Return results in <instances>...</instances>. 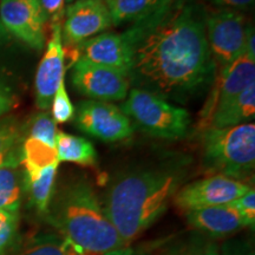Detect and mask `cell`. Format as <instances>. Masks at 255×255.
I'll use <instances>...</instances> for the list:
<instances>
[{"instance_id":"obj_35","label":"cell","mask_w":255,"mask_h":255,"mask_svg":"<svg viewBox=\"0 0 255 255\" xmlns=\"http://www.w3.org/2000/svg\"><path fill=\"white\" fill-rule=\"evenodd\" d=\"M132 250L130 247H122V248H119V250H114V251H110L108 252V253H105L104 255H132Z\"/></svg>"},{"instance_id":"obj_22","label":"cell","mask_w":255,"mask_h":255,"mask_svg":"<svg viewBox=\"0 0 255 255\" xmlns=\"http://www.w3.org/2000/svg\"><path fill=\"white\" fill-rule=\"evenodd\" d=\"M58 165L59 163L49 165L43 170L38 171L37 174L25 176V184H26V190L30 193L31 202L39 213H46L49 209L55 193Z\"/></svg>"},{"instance_id":"obj_15","label":"cell","mask_w":255,"mask_h":255,"mask_svg":"<svg viewBox=\"0 0 255 255\" xmlns=\"http://www.w3.org/2000/svg\"><path fill=\"white\" fill-rule=\"evenodd\" d=\"M220 88L213 114L225 109L248 85L255 82V58L246 53L235 59L219 75Z\"/></svg>"},{"instance_id":"obj_37","label":"cell","mask_w":255,"mask_h":255,"mask_svg":"<svg viewBox=\"0 0 255 255\" xmlns=\"http://www.w3.org/2000/svg\"><path fill=\"white\" fill-rule=\"evenodd\" d=\"M72 1H75V0H65V2H66V4H68V5L71 4Z\"/></svg>"},{"instance_id":"obj_17","label":"cell","mask_w":255,"mask_h":255,"mask_svg":"<svg viewBox=\"0 0 255 255\" xmlns=\"http://www.w3.org/2000/svg\"><path fill=\"white\" fill-rule=\"evenodd\" d=\"M9 253L12 255H85L58 232L34 235Z\"/></svg>"},{"instance_id":"obj_13","label":"cell","mask_w":255,"mask_h":255,"mask_svg":"<svg viewBox=\"0 0 255 255\" xmlns=\"http://www.w3.org/2000/svg\"><path fill=\"white\" fill-rule=\"evenodd\" d=\"M78 57L114 69L128 77L131 68L132 47L126 32L98 34L76 47Z\"/></svg>"},{"instance_id":"obj_30","label":"cell","mask_w":255,"mask_h":255,"mask_svg":"<svg viewBox=\"0 0 255 255\" xmlns=\"http://www.w3.org/2000/svg\"><path fill=\"white\" fill-rule=\"evenodd\" d=\"M39 4L46 23L50 21L51 25L62 23L65 0H39Z\"/></svg>"},{"instance_id":"obj_25","label":"cell","mask_w":255,"mask_h":255,"mask_svg":"<svg viewBox=\"0 0 255 255\" xmlns=\"http://www.w3.org/2000/svg\"><path fill=\"white\" fill-rule=\"evenodd\" d=\"M18 212L0 210V255H7L14 248L18 238Z\"/></svg>"},{"instance_id":"obj_24","label":"cell","mask_w":255,"mask_h":255,"mask_svg":"<svg viewBox=\"0 0 255 255\" xmlns=\"http://www.w3.org/2000/svg\"><path fill=\"white\" fill-rule=\"evenodd\" d=\"M20 129L12 119L0 121V167L20 165L21 159Z\"/></svg>"},{"instance_id":"obj_36","label":"cell","mask_w":255,"mask_h":255,"mask_svg":"<svg viewBox=\"0 0 255 255\" xmlns=\"http://www.w3.org/2000/svg\"><path fill=\"white\" fill-rule=\"evenodd\" d=\"M132 255H150V254H148L146 252H142V251H136V252L133 251Z\"/></svg>"},{"instance_id":"obj_6","label":"cell","mask_w":255,"mask_h":255,"mask_svg":"<svg viewBox=\"0 0 255 255\" xmlns=\"http://www.w3.org/2000/svg\"><path fill=\"white\" fill-rule=\"evenodd\" d=\"M247 21L240 11L215 8L206 13V34L215 70L221 73L244 52Z\"/></svg>"},{"instance_id":"obj_12","label":"cell","mask_w":255,"mask_h":255,"mask_svg":"<svg viewBox=\"0 0 255 255\" xmlns=\"http://www.w3.org/2000/svg\"><path fill=\"white\" fill-rule=\"evenodd\" d=\"M65 73V50L62 43V23L51 25V38L44 57L37 69L36 104L40 110H47L52 103Z\"/></svg>"},{"instance_id":"obj_20","label":"cell","mask_w":255,"mask_h":255,"mask_svg":"<svg viewBox=\"0 0 255 255\" xmlns=\"http://www.w3.org/2000/svg\"><path fill=\"white\" fill-rule=\"evenodd\" d=\"M56 151L59 162H71L92 167L97 163L98 155L91 142L84 137L58 131L56 136Z\"/></svg>"},{"instance_id":"obj_1","label":"cell","mask_w":255,"mask_h":255,"mask_svg":"<svg viewBox=\"0 0 255 255\" xmlns=\"http://www.w3.org/2000/svg\"><path fill=\"white\" fill-rule=\"evenodd\" d=\"M132 47L128 81L162 98L184 100L213 79L215 65L206 34V13L194 0L167 7L126 31Z\"/></svg>"},{"instance_id":"obj_16","label":"cell","mask_w":255,"mask_h":255,"mask_svg":"<svg viewBox=\"0 0 255 255\" xmlns=\"http://www.w3.org/2000/svg\"><path fill=\"white\" fill-rule=\"evenodd\" d=\"M115 26L137 24L151 18L170 4L171 0H105Z\"/></svg>"},{"instance_id":"obj_7","label":"cell","mask_w":255,"mask_h":255,"mask_svg":"<svg viewBox=\"0 0 255 255\" xmlns=\"http://www.w3.org/2000/svg\"><path fill=\"white\" fill-rule=\"evenodd\" d=\"M79 130L104 142H120L132 135V124L120 108L103 101H83L75 110Z\"/></svg>"},{"instance_id":"obj_33","label":"cell","mask_w":255,"mask_h":255,"mask_svg":"<svg viewBox=\"0 0 255 255\" xmlns=\"http://www.w3.org/2000/svg\"><path fill=\"white\" fill-rule=\"evenodd\" d=\"M244 53H246L252 58H255V33L253 25H247L246 36H245Z\"/></svg>"},{"instance_id":"obj_19","label":"cell","mask_w":255,"mask_h":255,"mask_svg":"<svg viewBox=\"0 0 255 255\" xmlns=\"http://www.w3.org/2000/svg\"><path fill=\"white\" fill-rule=\"evenodd\" d=\"M157 255H220L215 240L191 231L159 245Z\"/></svg>"},{"instance_id":"obj_8","label":"cell","mask_w":255,"mask_h":255,"mask_svg":"<svg viewBox=\"0 0 255 255\" xmlns=\"http://www.w3.org/2000/svg\"><path fill=\"white\" fill-rule=\"evenodd\" d=\"M251 189L244 181L213 175L181 187L174 197V203L183 212L232 203Z\"/></svg>"},{"instance_id":"obj_18","label":"cell","mask_w":255,"mask_h":255,"mask_svg":"<svg viewBox=\"0 0 255 255\" xmlns=\"http://www.w3.org/2000/svg\"><path fill=\"white\" fill-rule=\"evenodd\" d=\"M255 116V82L245 89L225 109L213 114L212 128H228L251 123Z\"/></svg>"},{"instance_id":"obj_32","label":"cell","mask_w":255,"mask_h":255,"mask_svg":"<svg viewBox=\"0 0 255 255\" xmlns=\"http://www.w3.org/2000/svg\"><path fill=\"white\" fill-rule=\"evenodd\" d=\"M215 8L235 9V11H245L251 9L254 6L255 0H207Z\"/></svg>"},{"instance_id":"obj_27","label":"cell","mask_w":255,"mask_h":255,"mask_svg":"<svg viewBox=\"0 0 255 255\" xmlns=\"http://www.w3.org/2000/svg\"><path fill=\"white\" fill-rule=\"evenodd\" d=\"M52 119L56 123H66L75 116V108L66 91L65 82H62L52 98Z\"/></svg>"},{"instance_id":"obj_23","label":"cell","mask_w":255,"mask_h":255,"mask_svg":"<svg viewBox=\"0 0 255 255\" xmlns=\"http://www.w3.org/2000/svg\"><path fill=\"white\" fill-rule=\"evenodd\" d=\"M56 163H59L56 148L31 137H27L23 142L20 165L24 167L25 176L37 174L44 168Z\"/></svg>"},{"instance_id":"obj_3","label":"cell","mask_w":255,"mask_h":255,"mask_svg":"<svg viewBox=\"0 0 255 255\" xmlns=\"http://www.w3.org/2000/svg\"><path fill=\"white\" fill-rule=\"evenodd\" d=\"M46 213L59 234L85 255H104L127 246L87 178L69 180L57 191Z\"/></svg>"},{"instance_id":"obj_9","label":"cell","mask_w":255,"mask_h":255,"mask_svg":"<svg viewBox=\"0 0 255 255\" xmlns=\"http://www.w3.org/2000/svg\"><path fill=\"white\" fill-rule=\"evenodd\" d=\"M72 84L81 95L103 102L126 100L130 85L123 73L82 57L73 63Z\"/></svg>"},{"instance_id":"obj_5","label":"cell","mask_w":255,"mask_h":255,"mask_svg":"<svg viewBox=\"0 0 255 255\" xmlns=\"http://www.w3.org/2000/svg\"><path fill=\"white\" fill-rule=\"evenodd\" d=\"M121 110L139 130L159 138H182L190 126V115L186 109L142 89L132 88Z\"/></svg>"},{"instance_id":"obj_26","label":"cell","mask_w":255,"mask_h":255,"mask_svg":"<svg viewBox=\"0 0 255 255\" xmlns=\"http://www.w3.org/2000/svg\"><path fill=\"white\" fill-rule=\"evenodd\" d=\"M57 132L58 130H57L56 122L46 111L36 115L31 121L30 128H28V133H30L31 138H36L52 148H56Z\"/></svg>"},{"instance_id":"obj_29","label":"cell","mask_w":255,"mask_h":255,"mask_svg":"<svg viewBox=\"0 0 255 255\" xmlns=\"http://www.w3.org/2000/svg\"><path fill=\"white\" fill-rule=\"evenodd\" d=\"M220 255H254L253 244L246 239H231L223 242Z\"/></svg>"},{"instance_id":"obj_4","label":"cell","mask_w":255,"mask_h":255,"mask_svg":"<svg viewBox=\"0 0 255 255\" xmlns=\"http://www.w3.org/2000/svg\"><path fill=\"white\" fill-rule=\"evenodd\" d=\"M203 167L207 173L241 181L255 167V126L209 128L203 133Z\"/></svg>"},{"instance_id":"obj_28","label":"cell","mask_w":255,"mask_h":255,"mask_svg":"<svg viewBox=\"0 0 255 255\" xmlns=\"http://www.w3.org/2000/svg\"><path fill=\"white\" fill-rule=\"evenodd\" d=\"M231 205L238 210L244 220L245 227L254 228L255 225V190L251 188L245 195L233 201Z\"/></svg>"},{"instance_id":"obj_21","label":"cell","mask_w":255,"mask_h":255,"mask_svg":"<svg viewBox=\"0 0 255 255\" xmlns=\"http://www.w3.org/2000/svg\"><path fill=\"white\" fill-rule=\"evenodd\" d=\"M20 165L0 167V210L18 212L26 190L25 174Z\"/></svg>"},{"instance_id":"obj_34","label":"cell","mask_w":255,"mask_h":255,"mask_svg":"<svg viewBox=\"0 0 255 255\" xmlns=\"http://www.w3.org/2000/svg\"><path fill=\"white\" fill-rule=\"evenodd\" d=\"M12 108V98L0 95V116L7 113Z\"/></svg>"},{"instance_id":"obj_14","label":"cell","mask_w":255,"mask_h":255,"mask_svg":"<svg viewBox=\"0 0 255 255\" xmlns=\"http://www.w3.org/2000/svg\"><path fill=\"white\" fill-rule=\"evenodd\" d=\"M186 216L193 231L213 240L228 238L245 228L241 215L231 203L190 210Z\"/></svg>"},{"instance_id":"obj_11","label":"cell","mask_w":255,"mask_h":255,"mask_svg":"<svg viewBox=\"0 0 255 255\" xmlns=\"http://www.w3.org/2000/svg\"><path fill=\"white\" fill-rule=\"evenodd\" d=\"M0 21L19 40L36 50L43 49L46 20L39 0H1Z\"/></svg>"},{"instance_id":"obj_10","label":"cell","mask_w":255,"mask_h":255,"mask_svg":"<svg viewBox=\"0 0 255 255\" xmlns=\"http://www.w3.org/2000/svg\"><path fill=\"white\" fill-rule=\"evenodd\" d=\"M111 25L105 0H75L64 11L62 43L66 47H77Z\"/></svg>"},{"instance_id":"obj_2","label":"cell","mask_w":255,"mask_h":255,"mask_svg":"<svg viewBox=\"0 0 255 255\" xmlns=\"http://www.w3.org/2000/svg\"><path fill=\"white\" fill-rule=\"evenodd\" d=\"M186 176V161L173 158L129 169L114 178L103 207L127 246L167 212Z\"/></svg>"},{"instance_id":"obj_31","label":"cell","mask_w":255,"mask_h":255,"mask_svg":"<svg viewBox=\"0 0 255 255\" xmlns=\"http://www.w3.org/2000/svg\"><path fill=\"white\" fill-rule=\"evenodd\" d=\"M6 33H8L7 30L2 26L1 21H0V49L2 47V44L5 43ZM9 71H7L6 66L2 64L1 55H0V95L6 96V97H11V81L8 79ZM12 98V97H11Z\"/></svg>"}]
</instances>
